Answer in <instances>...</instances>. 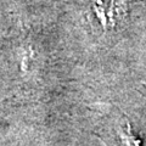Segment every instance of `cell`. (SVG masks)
Wrapping results in <instances>:
<instances>
[{"instance_id":"obj_1","label":"cell","mask_w":146,"mask_h":146,"mask_svg":"<svg viewBox=\"0 0 146 146\" xmlns=\"http://www.w3.org/2000/svg\"><path fill=\"white\" fill-rule=\"evenodd\" d=\"M119 136H121L122 146H140L139 139L134 135V133L131 131L130 125L128 124V123L122 128Z\"/></svg>"}]
</instances>
